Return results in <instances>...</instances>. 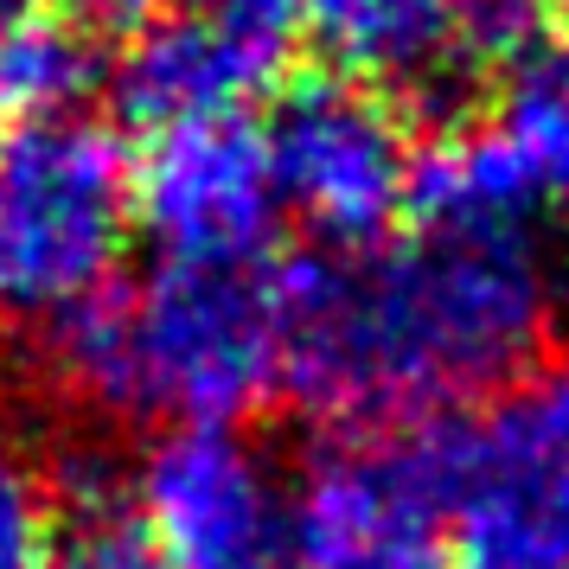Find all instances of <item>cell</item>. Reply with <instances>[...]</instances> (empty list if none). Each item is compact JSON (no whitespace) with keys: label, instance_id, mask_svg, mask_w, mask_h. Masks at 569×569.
Here are the masks:
<instances>
[{"label":"cell","instance_id":"6da1fadb","mask_svg":"<svg viewBox=\"0 0 569 569\" xmlns=\"http://www.w3.org/2000/svg\"><path fill=\"white\" fill-rule=\"evenodd\" d=\"M282 390L365 441L416 436L531 371L557 282L531 231L416 224L276 269Z\"/></svg>","mask_w":569,"mask_h":569},{"label":"cell","instance_id":"7a4b0ae2","mask_svg":"<svg viewBox=\"0 0 569 569\" xmlns=\"http://www.w3.org/2000/svg\"><path fill=\"white\" fill-rule=\"evenodd\" d=\"M58 371L83 403L160 429H243L282 390L276 269L154 262L52 327Z\"/></svg>","mask_w":569,"mask_h":569},{"label":"cell","instance_id":"3957f363","mask_svg":"<svg viewBox=\"0 0 569 569\" xmlns=\"http://www.w3.org/2000/svg\"><path fill=\"white\" fill-rule=\"evenodd\" d=\"M403 441L455 569H569V359H538L487 403Z\"/></svg>","mask_w":569,"mask_h":569},{"label":"cell","instance_id":"277c9868","mask_svg":"<svg viewBox=\"0 0 569 569\" xmlns=\"http://www.w3.org/2000/svg\"><path fill=\"white\" fill-rule=\"evenodd\" d=\"M129 231V154L109 129L52 116L0 134V327H58L103 295Z\"/></svg>","mask_w":569,"mask_h":569},{"label":"cell","instance_id":"5b68a950","mask_svg":"<svg viewBox=\"0 0 569 569\" xmlns=\"http://www.w3.org/2000/svg\"><path fill=\"white\" fill-rule=\"evenodd\" d=\"M276 199L333 257L378 250L416 192V134L397 97L352 78H308L282 90L262 122Z\"/></svg>","mask_w":569,"mask_h":569},{"label":"cell","instance_id":"8992f818","mask_svg":"<svg viewBox=\"0 0 569 569\" xmlns=\"http://www.w3.org/2000/svg\"><path fill=\"white\" fill-rule=\"evenodd\" d=\"M129 506L167 569H288V480L243 429H160Z\"/></svg>","mask_w":569,"mask_h":569},{"label":"cell","instance_id":"52a82bcc","mask_svg":"<svg viewBox=\"0 0 569 569\" xmlns=\"http://www.w3.org/2000/svg\"><path fill=\"white\" fill-rule=\"evenodd\" d=\"M129 211L154 237L160 262H206V269L262 262L282 218L262 129L250 116L148 129L141 160H129Z\"/></svg>","mask_w":569,"mask_h":569},{"label":"cell","instance_id":"ba28073f","mask_svg":"<svg viewBox=\"0 0 569 569\" xmlns=\"http://www.w3.org/2000/svg\"><path fill=\"white\" fill-rule=\"evenodd\" d=\"M288 569H455L410 441L346 436L288 480Z\"/></svg>","mask_w":569,"mask_h":569},{"label":"cell","instance_id":"9c48e42d","mask_svg":"<svg viewBox=\"0 0 569 569\" xmlns=\"http://www.w3.org/2000/svg\"><path fill=\"white\" fill-rule=\"evenodd\" d=\"M543 0H308V32L339 78L371 90H441L531 52Z\"/></svg>","mask_w":569,"mask_h":569},{"label":"cell","instance_id":"30bf717a","mask_svg":"<svg viewBox=\"0 0 569 569\" xmlns=\"http://www.w3.org/2000/svg\"><path fill=\"white\" fill-rule=\"evenodd\" d=\"M543 192L531 173L506 154V141L473 122V129L441 134L436 148L416 154V224H461V231H531Z\"/></svg>","mask_w":569,"mask_h":569},{"label":"cell","instance_id":"8fae6325","mask_svg":"<svg viewBox=\"0 0 569 569\" xmlns=\"http://www.w3.org/2000/svg\"><path fill=\"white\" fill-rule=\"evenodd\" d=\"M97 83V32L64 13H32L0 32V116L52 122L78 116V97Z\"/></svg>","mask_w":569,"mask_h":569},{"label":"cell","instance_id":"7c38bea8","mask_svg":"<svg viewBox=\"0 0 569 569\" xmlns=\"http://www.w3.org/2000/svg\"><path fill=\"white\" fill-rule=\"evenodd\" d=\"M487 129L506 141V154L531 173L543 199L569 192V46H550V52L531 46L518 58Z\"/></svg>","mask_w":569,"mask_h":569},{"label":"cell","instance_id":"4fadbf2b","mask_svg":"<svg viewBox=\"0 0 569 569\" xmlns=\"http://www.w3.org/2000/svg\"><path fill=\"white\" fill-rule=\"evenodd\" d=\"M58 569H167L160 550L148 543L141 518L129 506V487L83 480L78 499L64 506V550Z\"/></svg>","mask_w":569,"mask_h":569},{"label":"cell","instance_id":"5bb4252c","mask_svg":"<svg viewBox=\"0 0 569 569\" xmlns=\"http://www.w3.org/2000/svg\"><path fill=\"white\" fill-rule=\"evenodd\" d=\"M64 550V506H58L52 480L0 448V569H58Z\"/></svg>","mask_w":569,"mask_h":569},{"label":"cell","instance_id":"9a60e30c","mask_svg":"<svg viewBox=\"0 0 569 569\" xmlns=\"http://www.w3.org/2000/svg\"><path fill=\"white\" fill-rule=\"evenodd\" d=\"M173 13L199 20L206 32L231 39L243 58H257L262 71L282 78L295 39L308 32V0H167Z\"/></svg>","mask_w":569,"mask_h":569},{"label":"cell","instance_id":"2e32d148","mask_svg":"<svg viewBox=\"0 0 569 569\" xmlns=\"http://www.w3.org/2000/svg\"><path fill=\"white\" fill-rule=\"evenodd\" d=\"M32 13H46V0H0V32L20 27V20H32Z\"/></svg>","mask_w":569,"mask_h":569},{"label":"cell","instance_id":"e0dca14e","mask_svg":"<svg viewBox=\"0 0 569 569\" xmlns=\"http://www.w3.org/2000/svg\"><path fill=\"white\" fill-rule=\"evenodd\" d=\"M543 7H557V13H563V20H569V0H543Z\"/></svg>","mask_w":569,"mask_h":569}]
</instances>
